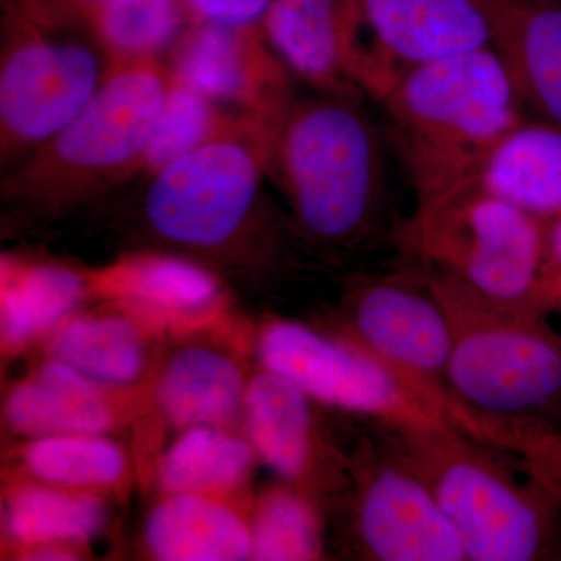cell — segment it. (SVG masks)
<instances>
[{"mask_svg":"<svg viewBox=\"0 0 561 561\" xmlns=\"http://www.w3.org/2000/svg\"><path fill=\"white\" fill-rule=\"evenodd\" d=\"M275 0H181L191 24L262 27Z\"/></svg>","mask_w":561,"mask_h":561,"instance_id":"cell-30","label":"cell"},{"mask_svg":"<svg viewBox=\"0 0 561 561\" xmlns=\"http://www.w3.org/2000/svg\"><path fill=\"white\" fill-rule=\"evenodd\" d=\"M379 103L416 202L474 184L490 151L526 119L491 46L405 70Z\"/></svg>","mask_w":561,"mask_h":561,"instance_id":"cell-1","label":"cell"},{"mask_svg":"<svg viewBox=\"0 0 561 561\" xmlns=\"http://www.w3.org/2000/svg\"><path fill=\"white\" fill-rule=\"evenodd\" d=\"M0 2H2V9H3V7L13 5V3H16L18 0H0Z\"/></svg>","mask_w":561,"mask_h":561,"instance_id":"cell-34","label":"cell"},{"mask_svg":"<svg viewBox=\"0 0 561 561\" xmlns=\"http://www.w3.org/2000/svg\"><path fill=\"white\" fill-rule=\"evenodd\" d=\"M556 305H561V278L559 279V284H557V300Z\"/></svg>","mask_w":561,"mask_h":561,"instance_id":"cell-33","label":"cell"},{"mask_svg":"<svg viewBox=\"0 0 561 561\" xmlns=\"http://www.w3.org/2000/svg\"><path fill=\"white\" fill-rule=\"evenodd\" d=\"M51 356L103 387L135 382L142 375L147 357L138 328L116 316L65 321L55 332Z\"/></svg>","mask_w":561,"mask_h":561,"instance_id":"cell-24","label":"cell"},{"mask_svg":"<svg viewBox=\"0 0 561 561\" xmlns=\"http://www.w3.org/2000/svg\"><path fill=\"white\" fill-rule=\"evenodd\" d=\"M150 552L162 561L251 559V527L217 496L169 494L146 524Z\"/></svg>","mask_w":561,"mask_h":561,"instance_id":"cell-19","label":"cell"},{"mask_svg":"<svg viewBox=\"0 0 561 561\" xmlns=\"http://www.w3.org/2000/svg\"><path fill=\"white\" fill-rule=\"evenodd\" d=\"M360 102L330 94L295 99L273 146L271 179L301 230L328 245L362 241L382 216L381 135Z\"/></svg>","mask_w":561,"mask_h":561,"instance_id":"cell-2","label":"cell"},{"mask_svg":"<svg viewBox=\"0 0 561 561\" xmlns=\"http://www.w3.org/2000/svg\"><path fill=\"white\" fill-rule=\"evenodd\" d=\"M474 186L538 219L561 217V128L519 122L490 151Z\"/></svg>","mask_w":561,"mask_h":561,"instance_id":"cell-16","label":"cell"},{"mask_svg":"<svg viewBox=\"0 0 561 561\" xmlns=\"http://www.w3.org/2000/svg\"><path fill=\"white\" fill-rule=\"evenodd\" d=\"M387 430L434 493L467 560L529 561L548 551V502L483 453L482 442L456 427Z\"/></svg>","mask_w":561,"mask_h":561,"instance_id":"cell-8","label":"cell"},{"mask_svg":"<svg viewBox=\"0 0 561 561\" xmlns=\"http://www.w3.org/2000/svg\"><path fill=\"white\" fill-rule=\"evenodd\" d=\"M262 32L291 77L319 94L379 103L389 90L360 0H275Z\"/></svg>","mask_w":561,"mask_h":561,"instance_id":"cell-11","label":"cell"},{"mask_svg":"<svg viewBox=\"0 0 561 561\" xmlns=\"http://www.w3.org/2000/svg\"><path fill=\"white\" fill-rule=\"evenodd\" d=\"M254 451L219 426H195L165 453L160 483L168 494L191 493L217 496L238 489L251 470Z\"/></svg>","mask_w":561,"mask_h":561,"instance_id":"cell-26","label":"cell"},{"mask_svg":"<svg viewBox=\"0 0 561 561\" xmlns=\"http://www.w3.org/2000/svg\"><path fill=\"white\" fill-rule=\"evenodd\" d=\"M88 280L106 297L164 319L205 316L220 298L219 280L208 268L169 254L125 257Z\"/></svg>","mask_w":561,"mask_h":561,"instance_id":"cell-17","label":"cell"},{"mask_svg":"<svg viewBox=\"0 0 561 561\" xmlns=\"http://www.w3.org/2000/svg\"><path fill=\"white\" fill-rule=\"evenodd\" d=\"M357 345L378 357L404 381L467 431L446 373L454 332L445 302L423 268L386 273L362 284L351 300Z\"/></svg>","mask_w":561,"mask_h":561,"instance_id":"cell-10","label":"cell"},{"mask_svg":"<svg viewBox=\"0 0 561 561\" xmlns=\"http://www.w3.org/2000/svg\"><path fill=\"white\" fill-rule=\"evenodd\" d=\"M394 239L419 267L500 308L541 313L556 305L548 221L474 184L416 202Z\"/></svg>","mask_w":561,"mask_h":561,"instance_id":"cell-3","label":"cell"},{"mask_svg":"<svg viewBox=\"0 0 561 561\" xmlns=\"http://www.w3.org/2000/svg\"><path fill=\"white\" fill-rule=\"evenodd\" d=\"M241 368L231 357L206 346L179 351L161 373L157 402L180 430L219 426L234 415L245 397Z\"/></svg>","mask_w":561,"mask_h":561,"instance_id":"cell-21","label":"cell"},{"mask_svg":"<svg viewBox=\"0 0 561 561\" xmlns=\"http://www.w3.org/2000/svg\"><path fill=\"white\" fill-rule=\"evenodd\" d=\"M88 286L87 276L65 265L3 260L0 295L3 346L20 350L60 328Z\"/></svg>","mask_w":561,"mask_h":561,"instance_id":"cell-22","label":"cell"},{"mask_svg":"<svg viewBox=\"0 0 561 561\" xmlns=\"http://www.w3.org/2000/svg\"><path fill=\"white\" fill-rule=\"evenodd\" d=\"M87 24L114 66L168 62L191 20L181 0H103Z\"/></svg>","mask_w":561,"mask_h":561,"instance_id":"cell-23","label":"cell"},{"mask_svg":"<svg viewBox=\"0 0 561 561\" xmlns=\"http://www.w3.org/2000/svg\"><path fill=\"white\" fill-rule=\"evenodd\" d=\"M257 350L265 370L331 408L379 419L386 427L459 430L438 405L357 343L276 321L262 332Z\"/></svg>","mask_w":561,"mask_h":561,"instance_id":"cell-9","label":"cell"},{"mask_svg":"<svg viewBox=\"0 0 561 561\" xmlns=\"http://www.w3.org/2000/svg\"><path fill=\"white\" fill-rule=\"evenodd\" d=\"M391 87L405 70L491 46L489 0H360Z\"/></svg>","mask_w":561,"mask_h":561,"instance_id":"cell-14","label":"cell"},{"mask_svg":"<svg viewBox=\"0 0 561 561\" xmlns=\"http://www.w3.org/2000/svg\"><path fill=\"white\" fill-rule=\"evenodd\" d=\"M284 116L239 113L219 135L146 180L142 216L151 232L197 251L238 241L261 208Z\"/></svg>","mask_w":561,"mask_h":561,"instance_id":"cell-7","label":"cell"},{"mask_svg":"<svg viewBox=\"0 0 561 561\" xmlns=\"http://www.w3.org/2000/svg\"><path fill=\"white\" fill-rule=\"evenodd\" d=\"M239 113L241 111L214 102L173 76L171 90L147 140L138 179L149 180L184 154L198 149L227 128Z\"/></svg>","mask_w":561,"mask_h":561,"instance_id":"cell-27","label":"cell"},{"mask_svg":"<svg viewBox=\"0 0 561 561\" xmlns=\"http://www.w3.org/2000/svg\"><path fill=\"white\" fill-rule=\"evenodd\" d=\"M27 470L39 482L91 491L121 481L125 454L105 434H61L33 438L25 448Z\"/></svg>","mask_w":561,"mask_h":561,"instance_id":"cell-28","label":"cell"},{"mask_svg":"<svg viewBox=\"0 0 561 561\" xmlns=\"http://www.w3.org/2000/svg\"><path fill=\"white\" fill-rule=\"evenodd\" d=\"M7 531L25 548L90 541L105 524V508L90 491L41 482L22 486L7 505Z\"/></svg>","mask_w":561,"mask_h":561,"instance_id":"cell-25","label":"cell"},{"mask_svg":"<svg viewBox=\"0 0 561 561\" xmlns=\"http://www.w3.org/2000/svg\"><path fill=\"white\" fill-rule=\"evenodd\" d=\"M423 271L451 319L446 381L472 437L500 442L507 421L560 400L561 335L540 313L500 308L442 273Z\"/></svg>","mask_w":561,"mask_h":561,"instance_id":"cell-5","label":"cell"},{"mask_svg":"<svg viewBox=\"0 0 561 561\" xmlns=\"http://www.w3.org/2000/svg\"><path fill=\"white\" fill-rule=\"evenodd\" d=\"M5 413L14 431L32 438L105 434L114 423L103 386L55 357L11 391Z\"/></svg>","mask_w":561,"mask_h":561,"instance_id":"cell-18","label":"cell"},{"mask_svg":"<svg viewBox=\"0 0 561 561\" xmlns=\"http://www.w3.org/2000/svg\"><path fill=\"white\" fill-rule=\"evenodd\" d=\"M371 465L357 502L365 552L381 561L467 560L451 523L393 438Z\"/></svg>","mask_w":561,"mask_h":561,"instance_id":"cell-13","label":"cell"},{"mask_svg":"<svg viewBox=\"0 0 561 561\" xmlns=\"http://www.w3.org/2000/svg\"><path fill=\"white\" fill-rule=\"evenodd\" d=\"M548 243L553 268L561 275V217L548 221Z\"/></svg>","mask_w":561,"mask_h":561,"instance_id":"cell-32","label":"cell"},{"mask_svg":"<svg viewBox=\"0 0 561 561\" xmlns=\"http://www.w3.org/2000/svg\"><path fill=\"white\" fill-rule=\"evenodd\" d=\"M172 79L165 61L111 66L101 90L69 124L7 169L5 197L31 208L57 210L138 179Z\"/></svg>","mask_w":561,"mask_h":561,"instance_id":"cell-4","label":"cell"},{"mask_svg":"<svg viewBox=\"0 0 561 561\" xmlns=\"http://www.w3.org/2000/svg\"><path fill=\"white\" fill-rule=\"evenodd\" d=\"M168 62L176 79L230 110L284 116L295 102V79L262 27L191 24Z\"/></svg>","mask_w":561,"mask_h":561,"instance_id":"cell-12","label":"cell"},{"mask_svg":"<svg viewBox=\"0 0 561 561\" xmlns=\"http://www.w3.org/2000/svg\"><path fill=\"white\" fill-rule=\"evenodd\" d=\"M18 2H32L43 9L54 11V13L62 14V16L87 21L88 14L95 7L101 5L103 0H18Z\"/></svg>","mask_w":561,"mask_h":561,"instance_id":"cell-31","label":"cell"},{"mask_svg":"<svg viewBox=\"0 0 561 561\" xmlns=\"http://www.w3.org/2000/svg\"><path fill=\"white\" fill-rule=\"evenodd\" d=\"M319 551V523L306 501L276 491L261 502L251 526V559L311 560Z\"/></svg>","mask_w":561,"mask_h":561,"instance_id":"cell-29","label":"cell"},{"mask_svg":"<svg viewBox=\"0 0 561 561\" xmlns=\"http://www.w3.org/2000/svg\"><path fill=\"white\" fill-rule=\"evenodd\" d=\"M242 405L254 454L280 478H300L312 449L308 394L284 376L265 370L247 383Z\"/></svg>","mask_w":561,"mask_h":561,"instance_id":"cell-20","label":"cell"},{"mask_svg":"<svg viewBox=\"0 0 561 561\" xmlns=\"http://www.w3.org/2000/svg\"><path fill=\"white\" fill-rule=\"evenodd\" d=\"M491 47L524 108L561 128L560 0H489Z\"/></svg>","mask_w":561,"mask_h":561,"instance_id":"cell-15","label":"cell"},{"mask_svg":"<svg viewBox=\"0 0 561 561\" xmlns=\"http://www.w3.org/2000/svg\"><path fill=\"white\" fill-rule=\"evenodd\" d=\"M560 2H561V0H560Z\"/></svg>","mask_w":561,"mask_h":561,"instance_id":"cell-35","label":"cell"},{"mask_svg":"<svg viewBox=\"0 0 561 561\" xmlns=\"http://www.w3.org/2000/svg\"><path fill=\"white\" fill-rule=\"evenodd\" d=\"M111 62L87 21L31 2L2 9L0 164L20 162L101 90Z\"/></svg>","mask_w":561,"mask_h":561,"instance_id":"cell-6","label":"cell"}]
</instances>
